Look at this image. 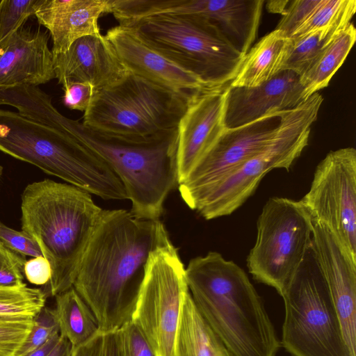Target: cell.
<instances>
[{
	"label": "cell",
	"mask_w": 356,
	"mask_h": 356,
	"mask_svg": "<svg viewBox=\"0 0 356 356\" xmlns=\"http://www.w3.org/2000/svg\"><path fill=\"white\" fill-rule=\"evenodd\" d=\"M111 10V0H41L35 16L49 31L56 55L82 37L101 35L99 19Z\"/></svg>",
	"instance_id": "20"
},
{
	"label": "cell",
	"mask_w": 356,
	"mask_h": 356,
	"mask_svg": "<svg viewBox=\"0 0 356 356\" xmlns=\"http://www.w3.org/2000/svg\"><path fill=\"white\" fill-rule=\"evenodd\" d=\"M285 315L281 343L293 356H355L341 323L312 243L280 295Z\"/></svg>",
	"instance_id": "9"
},
{
	"label": "cell",
	"mask_w": 356,
	"mask_h": 356,
	"mask_svg": "<svg viewBox=\"0 0 356 356\" xmlns=\"http://www.w3.org/2000/svg\"><path fill=\"white\" fill-rule=\"evenodd\" d=\"M225 346L200 313L189 291L181 309L173 356H218Z\"/></svg>",
	"instance_id": "23"
},
{
	"label": "cell",
	"mask_w": 356,
	"mask_h": 356,
	"mask_svg": "<svg viewBox=\"0 0 356 356\" xmlns=\"http://www.w3.org/2000/svg\"><path fill=\"white\" fill-rule=\"evenodd\" d=\"M63 102L70 109L85 111L90 104L94 90L85 83L74 82L63 86Z\"/></svg>",
	"instance_id": "37"
},
{
	"label": "cell",
	"mask_w": 356,
	"mask_h": 356,
	"mask_svg": "<svg viewBox=\"0 0 356 356\" xmlns=\"http://www.w3.org/2000/svg\"><path fill=\"white\" fill-rule=\"evenodd\" d=\"M289 39L275 29L264 35L244 56L231 87H256L277 75L287 57Z\"/></svg>",
	"instance_id": "22"
},
{
	"label": "cell",
	"mask_w": 356,
	"mask_h": 356,
	"mask_svg": "<svg viewBox=\"0 0 356 356\" xmlns=\"http://www.w3.org/2000/svg\"><path fill=\"white\" fill-rule=\"evenodd\" d=\"M60 334L51 337L46 343L23 356H47L57 343Z\"/></svg>",
	"instance_id": "39"
},
{
	"label": "cell",
	"mask_w": 356,
	"mask_h": 356,
	"mask_svg": "<svg viewBox=\"0 0 356 356\" xmlns=\"http://www.w3.org/2000/svg\"><path fill=\"white\" fill-rule=\"evenodd\" d=\"M323 0L289 1L275 29L289 39L321 4Z\"/></svg>",
	"instance_id": "33"
},
{
	"label": "cell",
	"mask_w": 356,
	"mask_h": 356,
	"mask_svg": "<svg viewBox=\"0 0 356 356\" xmlns=\"http://www.w3.org/2000/svg\"><path fill=\"white\" fill-rule=\"evenodd\" d=\"M169 241L160 220L103 209L73 284L99 330H118L132 320L149 258Z\"/></svg>",
	"instance_id": "1"
},
{
	"label": "cell",
	"mask_w": 356,
	"mask_h": 356,
	"mask_svg": "<svg viewBox=\"0 0 356 356\" xmlns=\"http://www.w3.org/2000/svg\"><path fill=\"white\" fill-rule=\"evenodd\" d=\"M316 92L297 107L284 111L268 142L254 156L207 190L188 207L206 220L230 215L254 193L270 170H289L308 145L312 124L323 102Z\"/></svg>",
	"instance_id": "8"
},
{
	"label": "cell",
	"mask_w": 356,
	"mask_h": 356,
	"mask_svg": "<svg viewBox=\"0 0 356 356\" xmlns=\"http://www.w3.org/2000/svg\"><path fill=\"white\" fill-rule=\"evenodd\" d=\"M26 256L18 254L0 241V287H19L24 283Z\"/></svg>",
	"instance_id": "34"
},
{
	"label": "cell",
	"mask_w": 356,
	"mask_h": 356,
	"mask_svg": "<svg viewBox=\"0 0 356 356\" xmlns=\"http://www.w3.org/2000/svg\"><path fill=\"white\" fill-rule=\"evenodd\" d=\"M46 294L24 285L0 287V318H34L45 306Z\"/></svg>",
	"instance_id": "27"
},
{
	"label": "cell",
	"mask_w": 356,
	"mask_h": 356,
	"mask_svg": "<svg viewBox=\"0 0 356 356\" xmlns=\"http://www.w3.org/2000/svg\"><path fill=\"white\" fill-rule=\"evenodd\" d=\"M59 333L54 309L44 307L33 318V325L26 340L15 356H23L46 343Z\"/></svg>",
	"instance_id": "30"
},
{
	"label": "cell",
	"mask_w": 356,
	"mask_h": 356,
	"mask_svg": "<svg viewBox=\"0 0 356 356\" xmlns=\"http://www.w3.org/2000/svg\"><path fill=\"white\" fill-rule=\"evenodd\" d=\"M123 26L133 29L147 45L213 88L230 83L245 56L201 17L157 15Z\"/></svg>",
	"instance_id": "7"
},
{
	"label": "cell",
	"mask_w": 356,
	"mask_h": 356,
	"mask_svg": "<svg viewBox=\"0 0 356 356\" xmlns=\"http://www.w3.org/2000/svg\"><path fill=\"white\" fill-rule=\"evenodd\" d=\"M227 86L200 91L190 98L177 131L179 183L226 129L224 116Z\"/></svg>",
	"instance_id": "15"
},
{
	"label": "cell",
	"mask_w": 356,
	"mask_h": 356,
	"mask_svg": "<svg viewBox=\"0 0 356 356\" xmlns=\"http://www.w3.org/2000/svg\"><path fill=\"white\" fill-rule=\"evenodd\" d=\"M257 229L249 272L281 295L312 243L314 222L300 200L273 197L263 207Z\"/></svg>",
	"instance_id": "10"
},
{
	"label": "cell",
	"mask_w": 356,
	"mask_h": 356,
	"mask_svg": "<svg viewBox=\"0 0 356 356\" xmlns=\"http://www.w3.org/2000/svg\"><path fill=\"white\" fill-rule=\"evenodd\" d=\"M33 318H0V356H15L30 332Z\"/></svg>",
	"instance_id": "31"
},
{
	"label": "cell",
	"mask_w": 356,
	"mask_h": 356,
	"mask_svg": "<svg viewBox=\"0 0 356 356\" xmlns=\"http://www.w3.org/2000/svg\"><path fill=\"white\" fill-rule=\"evenodd\" d=\"M41 0H3L0 1V48L26 20L35 15Z\"/></svg>",
	"instance_id": "29"
},
{
	"label": "cell",
	"mask_w": 356,
	"mask_h": 356,
	"mask_svg": "<svg viewBox=\"0 0 356 356\" xmlns=\"http://www.w3.org/2000/svg\"><path fill=\"white\" fill-rule=\"evenodd\" d=\"M314 222L326 225L356 256V150L330 152L317 165L300 200Z\"/></svg>",
	"instance_id": "12"
},
{
	"label": "cell",
	"mask_w": 356,
	"mask_h": 356,
	"mask_svg": "<svg viewBox=\"0 0 356 356\" xmlns=\"http://www.w3.org/2000/svg\"><path fill=\"white\" fill-rule=\"evenodd\" d=\"M60 132L107 164L123 184L135 216L159 220L168 195L179 184L177 135L149 143H132L95 131L67 117Z\"/></svg>",
	"instance_id": "4"
},
{
	"label": "cell",
	"mask_w": 356,
	"mask_h": 356,
	"mask_svg": "<svg viewBox=\"0 0 356 356\" xmlns=\"http://www.w3.org/2000/svg\"><path fill=\"white\" fill-rule=\"evenodd\" d=\"M55 297L59 333L72 347L86 342L99 331L95 315L73 286Z\"/></svg>",
	"instance_id": "25"
},
{
	"label": "cell",
	"mask_w": 356,
	"mask_h": 356,
	"mask_svg": "<svg viewBox=\"0 0 356 356\" xmlns=\"http://www.w3.org/2000/svg\"><path fill=\"white\" fill-rule=\"evenodd\" d=\"M192 298L232 356H276L281 343L261 297L245 271L217 252L185 268Z\"/></svg>",
	"instance_id": "2"
},
{
	"label": "cell",
	"mask_w": 356,
	"mask_h": 356,
	"mask_svg": "<svg viewBox=\"0 0 356 356\" xmlns=\"http://www.w3.org/2000/svg\"><path fill=\"white\" fill-rule=\"evenodd\" d=\"M188 291L184 264L169 241L149 258L131 320L157 356H173L181 309Z\"/></svg>",
	"instance_id": "11"
},
{
	"label": "cell",
	"mask_w": 356,
	"mask_h": 356,
	"mask_svg": "<svg viewBox=\"0 0 356 356\" xmlns=\"http://www.w3.org/2000/svg\"><path fill=\"white\" fill-rule=\"evenodd\" d=\"M300 75L283 70L256 87H231L226 90L224 124L232 129L277 112L291 110L304 102Z\"/></svg>",
	"instance_id": "18"
},
{
	"label": "cell",
	"mask_w": 356,
	"mask_h": 356,
	"mask_svg": "<svg viewBox=\"0 0 356 356\" xmlns=\"http://www.w3.org/2000/svg\"><path fill=\"white\" fill-rule=\"evenodd\" d=\"M127 70L164 88L194 94L214 89L143 41L131 28L118 25L105 35Z\"/></svg>",
	"instance_id": "17"
},
{
	"label": "cell",
	"mask_w": 356,
	"mask_h": 356,
	"mask_svg": "<svg viewBox=\"0 0 356 356\" xmlns=\"http://www.w3.org/2000/svg\"><path fill=\"white\" fill-rule=\"evenodd\" d=\"M0 151L105 200L127 195L120 179L94 152L51 127L0 109Z\"/></svg>",
	"instance_id": "5"
},
{
	"label": "cell",
	"mask_w": 356,
	"mask_h": 356,
	"mask_svg": "<svg viewBox=\"0 0 356 356\" xmlns=\"http://www.w3.org/2000/svg\"><path fill=\"white\" fill-rule=\"evenodd\" d=\"M355 11V0H323L313 14L289 39L299 38L343 19H352Z\"/></svg>",
	"instance_id": "28"
},
{
	"label": "cell",
	"mask_w": 356,
	"mask_h": 356,
	"mask_svg": "<svg viewBox=\"0 0 356 356\" xmlns=\"http://www.w3.org/2000/svg\"><path fill=\"white\" fill-rule=\"evenodd\" d=\"M2 172H3V168L1 165H0V178L1 177Z\"/></svg>",
	"instance_id": "41"
},
{
	"label": "cell",
	"mask_w": 356,
	"mask_h": 356,
	"mask_svg": "<svg viewBox=\"0 0 356 356\" xmlns=\"http://www.w3.org/2000/svg\"><path fill=\"white\" fill-rule=\"evenodd\" d=\"M264 0H191V16L207 19L243 55L257 35Z\"/></svg>",
	"instance_id": "21"
},
{
	"label": "cell",
	"mask_w": 356,
	"mask_h": 356,
	"mask_svg": "<svg viewBox=\"0 0 356 356\" xmlns=\"http://www.w3.org/2000/svg\"><path fill=\"white\" fill-rule=\"evenodd\" d=\"M70 356H123L119 329L99 330L86 342L72 347Z\"/></svg>",
	"instance_id": "32"
},
{
	"label": "cell",
	"mask_w": 356,
	"mask_h": 356,
	"mask_svg": "<svg viewBox=\"0 0 356 356\" xmlns=\"http://www.w3.org/2000/svg\"><path fill=\"white\" fill-rule=\"evenodd\" d=\"M52 56L55 78L63 86L85 83L96 92L120 82L129 72L102 34L82 37L65 52Z\"/></svg>",
	"instance_id": "16"
},
{
	"label": "cell",
	"mask_w": 356,
	"mask_h": 356,
	"mask_svg": "<svg viewBox=\"0 0 356 356\" xmlns=\"http://www.w3.org/2000/svg\"><path fill=\"white\" fill-rule=\"evenodd\" d=\"M355 40L356 29L350 23L300 76L304 101L328 86L332 76L345 61Z\"/></svg>",
	"instance_id": "24"
},
{
	"label": "cell",
	"mask_w": 356,
	"mask_h": 356,
	"mask_svg": "<svg viewBox=\"0 0 356 356\" xmlns=\"http://www.w3.org/2000/svg\"><path fill=\"white\" fill-rule=\"evenodd\" d=\"M312 245L335 306L343 337L356 356V256L321 222H314Z\"/></svg>",
	"instance_id": "14"
},
{
	"label": "cell",
	"mask_w": 356,
	"mask_h": 356,
	"mask_svg": "<svg viewBox=\"0 0 356 356\" xmlns=\"http://www.w3.org/2000/svg\"><path fill=\"white\" fill-rule=\"evenodd\" d=\"M123 356H157L140 328L130 321L119 328Z\"/></svg>",
	"instance_id": "35"
},
{
	"label": "cell",
	"mask_w": 356,
	"mask_h": 356,
	"mask_svg": "<svg viewBox=\"0 0 356 356\" xmlns=\"http://www.w3.org/2000/svg\"><path fill=\"white\" fill-rule=\"evenodd\" d=\"M284 112L269 114L241 127L226 128L179 183L178 188L185 203L188 206L259 152L275 133Z\"/></svg>",
	"instance_id": "13"
},
{
	"label": "cell",
	"mask_w": 356,
	"mask_h": 356,
	"mask_svg": "<svg viewBox=\"0 0 356 356\" xmlns=\"http://www.w3.org/2000/svg\"><path fill=\"white\" fill-rule=\"evenodd\" d=\"M350 20L343 19L299 38L289 39L283 70H291L300 76L338 33L350 23Z\"/></svg>",
	"instance_id": "26"
},
{
	"label": "cell",
	"mask_w": 356,
	"mask_h": 356,
	"mask_svg": "<svg viewBox=\"0 0 356 356\" xmlns=\"http://www.w3.org/2000/svg\"><path fill=\"white\" fill-rule=\"evenodd\" d=\"M47 32L20 29L0 48V86H33L55 78Z\"/></svg>",
	"instance_id": "19"
},
{
	"label": "cell",
	"mask_w": 356,
	"mask_h": 356,
	"mask_svg": "<svg viewBox=\"0 0 356 356\" xmlns=\"http://www.w3.org/2000/svg\"><path fill=\"white\" fill-rule=\"evenodd\" d=\"M103 209L91 195L50 179L26 186L21 202L22 229L38 245L51 268V296L73 286Z\"/></svg>",
	"instance_id": "3"
},
{
	"label": "cell",
	"mask_w": 356,
	"mask_h": 356,
	"mask_svg": "<svg viewBox=\"0 0 356 356\" xmlns=\"http://www.w3.org/2000/svg\"><path fill=\"white\" fill-rule=\"evenodd\" d=\"M24 273L27 280L35 285L49 284L51 277V268L49 261L43 256L33 257L26 261Z\"/></svg>",
	"instance_id": "38"
},
{
	"label": "cell",
	"mask_w": 356,
	"mask_h": 356,
	"mask_svg": "<svg viewBox=\"0 0 356 356\" xmlns=\"http://www.w3.org/2000/svg\"><path fill=\"white\" fill-rule=\"evenodd\" d=\"M72 348L70 341L60 334L57 343L47 356H70Z\"/></svg>",
	"instance_id": "40"
},
{
	"label": "cell",
	"mask_w": 356,
	"mask_h": 356,
	"mask_svg": "<svg viewBox=\"0 0 356 356\" xmlns=\"http://www.w3.org/2000/svg\"><path fill=\"white\" fill-rule=\"evenodd\" d=\"M0 241L10 250L32 257L42 256L37 243L24 232L8 227L0 220Z\"/></svg>",
	"instance_id": "36"
},
{
	"label": "cell",
	"mask_w": 356,
	"mask_h": 356,
	"mask_svg": "<svg viewBox=\"0 0 356 356\" xmlns=\"http://www.w3.org/2000/svg\"><path fill=\"white\" fill-rule=\"evenodd\" d=\"M194 94L175 91L129 72L116 84L94 92L82 123L95 131L132 143L171 138L177 135Z\"/></svg>",
	"instance_id": "6"
}]
</instances>
